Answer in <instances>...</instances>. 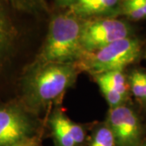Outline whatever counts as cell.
Masks as SVG:
<instances>
[{"instance_id":"cell-1","label":"cell","mask_w":146,"mask_h":146,"mask_svg":"<svg viewBox=\"0 0 146 146\" xmlns=\"http://www.w3.org/2000/svg\"><path fill=\"white\" fill-rule=\"evenodd\" d=\"M82 24L74 14L54 16L50 23L48 34L38 63H74L83 56L80 44Z\"/></svg>"},{"instance_id":"cell-2","label":"cell","mask_w":146,"mask_h":146,"mask_svg":"<svg viewBox=\"0 0 146 146\" xmlns=\"http://www.w3.org/2000/svg\"><path fill=\"white\" fill-rule=\"evenodd\" d=\"M76 76L75 63H38L28 78L29 98L33 105L44 108L60 99Z\"/></svg>"},{"instance_id":"cell-3","label":"cell","mask_w":146,"mask_h":146,"mask_svg":"<svg viewBox=\"0 0 146 146\" xmlns=\"http://www.w3.org/2000/svg\"><path fill=\"white\" fill-rule=\"evenodd\" d=\"M141 42L132 36L112 42L92 53H84L78 66L97 76L112 71H123L141 54Z\"/></svg>"},{"instance_id":"cell-4","label":"cell","mask_w":146,"mask_h":146,"mask_svg":"<svg viewBox=\"0 0 146 146\" xmlns=\"http://www.w3.org/2000/svg\"><path fill=\"white\" fill-rule=\"evenodd\" d=\"M131 36V28L124 21L106 18L82 24L80 44L84 53H92L112 42Z\"/></svg>"},{"instance_id":"cell-5","label":"cell","mask_w":146,"mask_h":146,"mask_svg":"<svg viewBox=\"0 0 146 146\" xmlns=\"http://www.w3.org/2000/svg\"><path fill=\"white\" fill-rule=\"evenodd\" d=\"M106 124L114 135L115 146H137L142 141L141 121L128 106L110 108Z\"/></svg>"},{"instance_id":"cell-6","label":"cell","mask_w":146,"mask_h":146,"mask_svg":"<svg viewBox=\"0 0 146 146\" xmlns=\"http://www.w3.org/2000/svg\"><path fill=\"white\" fill-rule=\"evenodd\" d=\"M30 123L19 110L0 109V146H11L27 139Z\"/></svg>"},{"instance_id":"cell-7","label":"cell","mask_w":146,"mask_h":146,"mask_svg":"<svg viewBox=\"0 0 146 146\" xmlns=\"http://www.w3.org/2000/svg\"><path fill=\"white\" fill-rule=\"evenodd\" d=\"M119 4V0H76L71 8L75 16L89 17L113 12Z\"/></svg>"},{"instance_id":"cell-8","label":"cell","mask_w":146,"mask_h":146,"mask_svg":"<svg viewBox=\"0 0 146 146\" xmlns=\"http://www.w3.org/2000/svg\"><path fill=\"white\" fill-rule=\"evenodd\" d=\"M68 119L59 110L54 112L51 116L50 126L57 146H76L69 131Z\"/></svg>"},{"instance_id":"cell-9","label":"cell","mask_w":146,"mask_h":146,"mask_svg":"<svg viewBox=\"0 0 146 146\" xmlns=\"http://www.w3.org/2000/svg\"><path fill=\"white\" fill-rule=\"evenodd\" d=\"M94 77L104 81L110 87L124 97L127 96L128 92V84L127 83L123 71H112L94 76Z\"/></svg>"},{"instance_id":"cell-10","label":"cell","mask_w":146,"mask_h":146,"mask_svg":"<svg viewBox=\"0 0 146 146\" xmlns=\"http://www.w3.org/2000/svg\"><path fill=\"white\" fill-rule=\"evenodd\" d=\"M123 15L134 21L146 19V0H122Z\"/></svg>"},{"instance_id":"cell-11","label":"cell","mask_w":146,"mask_h":146,"mask_svg":"<svg viewBox=\"0 0 146 146\" xmlns=\"http://www.w3.org/2000/svg\"><path fill=\"white\" fill-rule=\"evenodd\" d=\"M89 146H115L114 135L106 123L94 131Z\"/></svg>"},{"instance_id":"cell-12","label":"cell","mask_w":146,"mask_h":146,"mask_svg":"<svg viewBox=\"0 0 146 146\" xmlns=\"http://www.w3.org/2000/svg\"><path fill=\"white\" fill-rule=\"evenodd\" d=\"M129 85L131 90L136 98L145 102V72L140 71H134L129 77Z\"/></svg>"},{"instance_id":"cell-13","label":"cell","mask_w":146,"mask_h":146,"mask_svg":"<svg viewBox=\"0 0 146 146\" xmlns=\"http://www.w3.org/2000/svg\"><path fill=\"white\" fill-rule=\"evenodd\" d=\"M95 79H96L97 83L98 84L100 89L104 95L105 98L106 100L107 103L109 104L110 108H115V107L123 105L126 97L120 94L119 93H118L111 87H110L109 85L106 83H105L104 81L98 78Z\"/></svg>"},{"instance_id":"cell-14","label":"cell","mask_w":146,"mask_h":146,"mask_svg":"<svg viewBox=\"0 0 146 146\" xmlns=\"http://www.w3.org/2000/svg\"><path fill=\"white\" fill-rule=\"evenodd\" d=\"M68 127L76 145H81L85 140V131L83 127L70 119H68Z\"/></svg>"},{"instance_id":"cell-15","label":"cell","mask_w":146,"mask_h":146,"mask_svg":"<svg viewBox=\"0 0 146 146\" xmlns=\"http://www.w3.org/2000/svg\"><path fill=\"white\" fill-rule=\"evenodd\" d=\"M7 41V32L5 23L0 15V56L3 51Z\"/></svg>"},{"instance_id":"cell-16","label":"cell","mask_w":146,"mask_h":146,"mask_svg":"<svg viewBox=\"0 0 146 146\" xmlns=\"http://www.w3.org/2000/svg\"><path fill=\"white\" fill-rule=\"evenodd\" d=\"M16 1L25 7H29V8H34V7H39L42 0H16Z\"/></svg>"},{"instance_id":"cell-17","label":"cell","mask_w":146,"mask_h":146,"mask_svg":"<svg viewBox=\"0 0 146 146\" xmlns=\"http://www.w3.org/2000/svg\"><path fill=\"white\" fill-rule=\"evenodd\" d=\"M37 143H36V139L34 138H29V139H25L23 141H20L18 143H16L15 145L11 146H36Z\"/></svg>"},{"instance_id":"cell-18","label":"cell","mask_w":146,"mask_h":146,"mask_svg":"<svg viewBox=\"0 0 146 146\" xmlns=\"http://www.w3.org/2000/svg\"><path fill=\"white\" fill-rule=\"evenodd\" d=\"M59 4L63 6H71L76 2V0H57Z\"/></svg>"},{"instance_id":"cell-19","label":"cell","mask_w":146,"mask_h":146,"mask_svg":"<svg viewBox=\"0 0 146 146\" xmlns=\"http://www.w3.org/2000/svg\"><path fill=\"white\" fill-rule=\"evenodd\" d=\"M137 146H146V139L145 140H143Z\"/></svg>"},{"instance_id":"cell-20","label":"cell","mask_w":146,"mask_h":146,"mask_svg":"<svg viewBox=\"0 0 146 146\" xmlns=\"http://www.w3.org/2000/svg\"><path fill=\"white\" fill-rule=\"evenodd\" d=\"M145 102H146V73H145Z\"/></svg>"}]
</instances>
